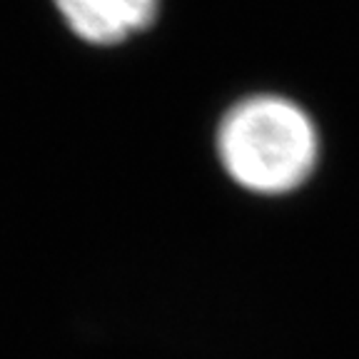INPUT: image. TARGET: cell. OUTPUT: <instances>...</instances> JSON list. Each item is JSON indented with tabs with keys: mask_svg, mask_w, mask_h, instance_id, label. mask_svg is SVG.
Here are the masks:
<instances>
[{
	"mask_svg": "<svg viewBox=\"0 0 359 359\" xmlns=\"http://www.w3.org/2000/svg\"><path fill=\"white\" fill-rule=\"evenodd\" d=\"M215 147L224 175L262 197L294 192L320 163V133L309 112L275 93L237 100L219 120Z\"/></svg>",
	"mask_w": 359,
	"mask_h": 359,
	"instance_id": "cell-1",
	"label": "cell"
},
{
	"mask_svg": "<svg viewBox=\"0 0 359 359\" xmlns=\"http://www.w3.org/2000/svg\"><path fill=\"white\" fill-rule=\"evenodd\" d=\"M163 0H53L57 15L78 40L112 48L152 28Z\"/></svg>",
	"mask_w": 359,
	"mask_h": 359,
	"instance_id": "cell-2",
	"label": "cell"
}]
</instances>
